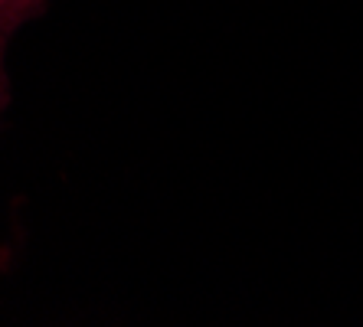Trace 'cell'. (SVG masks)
Returning <instances> with one entry per match:
<instances>
[]
</instances>
